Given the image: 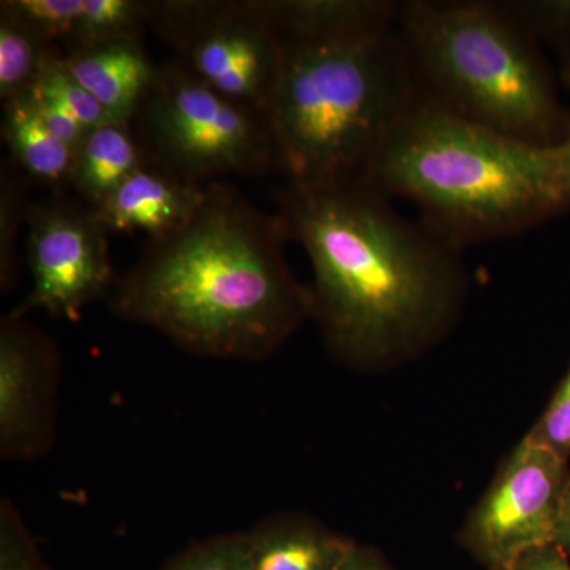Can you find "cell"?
<instances>
[{
	"label": "cell",
	"instance_id": "cell-1",
	"mask_svg": "<svg viewBox=\"0 0 570 570\" xmlns=\"http://www.w3.org/2000/svg\"><path fill=\"white\" fill-rule=\"evenodd\" d=\"M275 200L288 239L313 266L311 317L340 362L390 366L452 330L468 288L463 247L358 181L285 184Z\"/></svg>",
	"mask_w": 570,
	"mask_h": 570
},
{
	"label": "cell",
	"instance_id": "cell-2",
	"mask_svg": "<svg viewBox=\"0 0 570 570\" xmlns=\"http://www.w3.org/2000/svg\"><path fill=\"white\" fill-rule=\"evenodd\" d=\"M287 242L276 213L261 212L232 184H206L193 219L148 243L116 277L108 305L190 354L264 360L313 313L309 285L285 257Z\"/></svg>",
	"mask_w": 570,
	"mask_h": 570
},
{
	"label": "cell",
	"instance_id": "cell-3",
	"mask_svg": "<svg viewBox=\"0 0 570 570\" xmlns=\"http://www.w3.org/2000/svg\"><path fill=\"white\" fill-rule=\"evenodd\" d=\"M358 183L411 202L423 224L463 249L523 234L570 208L553 145L468 121L420 92Z\"/></svg>",
	"mask_w": 570,
	"mask_h": 570
},
{
	"label": "cell",
	"instance_id": "cell-4",
	"mask_svg": "<svg viewBox=\"0 0 570 570\" xmlns=\"http://www.w3.org/2000/svg\"><path fill=\"white\" fill-rule=\"evenodd\" d=\"M417 92L396 31L354 45L283 43L264 112L275 171L295 187L358 181Z\"/></svg>",
	"mask_w": 570,
	"mask_h": 570
},
{
	"label": "cell",
	"instance_id": "cell-5",
	"mask_svg": "<svg viewBox=\"0 0 570 570\" xmlns=\"http://www.w3.org/2000/svg\"><path fill=\"white\" fill-rule=\"evenodd\" d=\"M396 36L419 92L444 110L534 145L568 129L538 41L502 2H403Z\"/></svg>",
	"mask_w": 570,
	"mask_h": 570
},
{
	"label": "cell",
	"instance_id": "cell-6",
	"mask_svg": "<svg viewBox=\"0 0 570 570\" xmlns=\"http://www.w3.org/2000/svg\"><path fill=\"white\" fill-rule=\"evenodd\" d=\"M146 163L195 186L275 171L264 112L227 99L171 58L130 121Z\"/></svg>",
	"mask_w": 570,
	"mask_h": 570
},
{
	"label": "cell",
	"instance_id": "cell-7",
	"mask_svg": "<svg viewBox=\"0 0 570 570\" xmlns=\"http://www.w3.org/2000/svg\"><path fill=\"white\" fill-rule=\"evenodd\" d=\"M149 26L195 78L265 112L283 41L258 0H149Z\"/></svg>",
	"mask_w": 570,
	"mask_h": 570
},
{
	"label": "cell",
	"instance_id": "cell-8",
	"mask_svg": "<svg viewBox=\"0 0 570 570\" xmlns=\"http://www.w3.org/2000/svg\"><path fill=\"white\" fill-rule=\"evenodd\" d=\"M569 485V461L527 434L469 512L461 543L487 570L512 569L528 551L553 543Z\"/></svg>",
	"mask_w": 570,
	"mask_h": 570
},
{
	"label": "cell",
	"instance_id": "cell-9",
	"mask_svg": "<svg viewBox=\"0 0 570 570\" xmlns=\"http://www.w3.org/2000/svg\"><path fill=\"white\" fill-rule=\"evenodd\" d=\"M26 225L32 288L10 314L24 317L43 309L78 321L86 306L110 295L116 276L108 234L91 208L51 193L47 200L32 204Z\"/></svg>",
	"mask_w": 570,
	"mask_h": 570
},
{
	"label": "cell",
	"instance_id": "cell-10",
	"mask_svg": "<svg viewBox=\"0 0 570 570\" xmlns=\"http://www.w3.org/2000/svg\"><path fill=\"white\" fill-rule=\"evenodd\" d=\"M59 352L24 317L0 322V453L3 460L39 459L56 433Z\"/></svg>",
	"mask_w": 570,
	"mask_h": 570
},
{
	"label": "cell",
	"instance_id": "cell-11",
	"mask_svg": "<svg viewBox=\"0 0 570 570\" xmlns=\"http://www.w3.org/2000/svg\"><path fill=\"white\" fill-rule=\"evenodd\" d=\"M283 43L354 45L396 31V0H258Z\"/></svg>",
	"mask_w": 570,
	"mask_h": 570
},
{
	"label": "cell",
	"instance_id": "cell-12",
	"mask_svg": "<svg viewBox=\"0 0 570 570\" xmlns=\"http://www.w3.org/2000/svg\"><path fill=\"white\" fill-rule=\"evenodd\" d=\"M205 187L145 165L92 213L107 234L145 232L159 239L193 219L204 204Z\"/></svg>",
	"mask_w": 570,
	"mask_h": 570
},
{
	"label": "cell",
	"instance_id": "cell-13",
	"mask_svg": "<svg viewBox=\"0 0 570 570\" xmlns=\"http://www.w3.org/2000/svg\"><path fill=\"white\" fill-rule=\"evenodd\" d=\"M66 62L116 121L129 124L159 69L141 39L105 41L67 52Z\"/></svg>",
	"mask_w": 570,
	"mask_h": 570
},
{
	"label": "cell",
	"instance_id": "cell-14",
	"mask_svg": "<svg viewBox=\"0 0 570 570\" xmlns=\"http://www.w3.org/2000/svg\"><path fill=\"white\" fill-rule=\"evenodd\" d=\"M250 570H337L354 540L302 515L275 517L246 531Z\"/></svg>",
	"mask_w": 570,
	"mask_h": 570
},
{
	"label": "cell",
	"instance_id": "cell-15",
	"mask_svg": "<svg viewBox=\"0 0 570 570\" xmlns=\"http://www.w3.org/2000/svg\"><path fill=\"white\" fill-rule=\"evenodd\" d=\"M2 138L22 178L50 187L51 193L69 186L75 149L48 129L31 91L3 104Z\"/></svg>",
	"mask_w": 570,
	"mask_h": 570
},
{
	"label": "cell",
	"instance_id": "cell-16",
	"mask_svg": "<svg viewBox=\"0 0 570 570\" xmlns=\"http://www.w3.org/2000/svg\"><path fill=\"white\" fill-rule=\"evenodd\" d=\"M148 165L129 122H110L89 130L75 151L69 187L96 209L135 171Z\"/></svg>",
	"mask_w": 570,
	"mask_h": 570
},
{
	"label": "cell",
	"instance_id": "cell-17",
	"mask_svg": "<svg viewBox=\"0 0 570 570\" xmlns=\"http://www.w3.org/2000/svg\"><path fill=\"white\" fill-rule=\"evenodd\" d=\"M58 45L45 40L7 11L0 10V100L31 91Z\"/></svg>",
	"mask_w": 570,
	"mask_h": 570
},
{
	"label": "cell",
	"instance_id": "cell-18",
	"mask_svg": "<svg viewBox=\"0 0 570 570\" xmlns=\"http://www.w3.org/2000/svg\"><path fill=\"white\" fill-rule=\"evenodd\" d=\"M145 26H149V0H86L66 55L105 41L142 40Z\"/></svg>",
	"mask_w": 570,
	"mask_h": 570
},
{
	"label": "cell",
	"instance_id": "cell-19",
	"mask_svg": "<svg viewBox=\"0 0 570 570\" xmlns=\"http://www.w3.org/2000/svg\"><path fill=\"white\" fill-rule=\"evenodd\" d=\"M32 89L61 102L89 130L116 121L104 105L73 77L67 67L66 52L59 48L45 62Z\"/></svg>",
	"mask_w": 570,
	"mask_h": 570
},
{
	"label": "cell",
	"instance_id": "cell-20",
	"mask_svg": "<svg viewBox=\"0 0 570 570\" xmlns=\"http://www.w3.org/2000/svg\"><path fill=\"white\" fill-rule=\"evenodd\" d=\"M29 204L22 176L10 170L0 174V287L10 292L18 279V239L28 224Z\"/></svg>",
	"mask_w": 570,
	"mask_h": 570
},
{
	"label": "cell",
	"instance_id": "cell-21",
	"mask_svg": "<svg viewBox=\"0 0 570 570\" xmlns=\"http://www.w3.org/2000/svg\"><path fill=\"white\" fill-rule=\"evenodd\" d=\"M86 0H3L0 10L7 11L22 24L31 28L52 45H67L75 29Z\"/></svg>",
	"mask_w": 570,
	"mask_h": 570
},
{
	"label": "cell",
	"instance_id": "cell-22",
	"mask_svg": "<svg viewBox=\"0 0 570 570\" xmlns=\"http://www.w3.org/2000/svg\"><path fill=\"white\" fill-rule=\"evenodd\" d=\"M160 570H250L246 532H228L194 543Z\"/></svg>",
	"mask_w": 570,
	"mask_h": 570
},
{
	"label": "cell",
	"instance_id": "cell-23",
	"mask_svg": "<svg viewBox=\"0 0 570 570\" xmlns=\"http://www.w3.org/2000/svg\"><path fill=\"white\" fill-rule=\"evenodd\" d=\"M532 40H547L570 48V0H508L502 2Z\"/></svg>",
	"mask_w": 570,
	"mask_h": 570
},
{
	"label": "cell",
	"instance_id": "cell-24",
	"mask_svg": "<svg viewBox=\"0 0 570 570\" xmlns=\"http://www.w3.org/2000/svg\"><path fill=\"white\" fill-rule=\"evenodd\" d=\"M0 570H50L10 499L0 502Z\"/></svg>",
	"mask_w": 570,
	"mask_h": 570
},
{
	"label": "cell",
	"instance_id": "cell-25",
	"mask_svg": "<svg viewBox=\"0 0 570 570\" xmlns=\"http://www.w3.org/2000/svg\"><path fill=\"white\" fill-rule=\"evenodd\" d=\"M528 436L561 459L570 460V365L549 406L540 415Z\"/></svg>",
	"mask_w": 570,
	"mask_h": 570
},
{
	"label": "cell",
	"instance_id": "cell-26",
	"mask_svg": "<svg viewBox=\"0 0 570 570\" xmlns=\"http://www.w3.org/2000/svg\"><path fill=\"white\" fill-rule=\"evenodd\" d=\"M33 100H36L37 110H39L41 119L47 124L56 137L61 138L63 142L77 151L80 142L85 140L89 129L58 100L50 96H45L31 89Z\"/></svg>",
	"mask_w": 570,
	"mask_h": 570
},
{
	"label": "cell",
	"instance_id": "cell-27",
	"mask_svg": "<svg viewBox=\"0 0 570 570\" xmlns=\"http://www.w3.org/2000/svg\"><path fill=\"white\" fill-rule=\"evenodd\" d=\"M510 570H570L569 554L549 543L528 551Z\"/></svg>",
	"mask_w": 570,
	"mask_h": 570
},
{
	"label": "cell",
	"instance_id": "cell-28",
	"mask_svg": "<svg viewBox=\"0 0 570 570\" xmlns=\"http://www.w3.org/2000/svg\"><path fill=\"white\" fill-rule=\"evenodd\" d=\"M337 570H393L379 551L355 542Z\"/></svg>",
	"mask_w": 570,
	"mask_h": 570
},
{
	"label": "cell",
	"instance_id": "cell-29",
	"mask_svg": "<svg viewBox=\"0 0 570 570\" xmlns=\"http://www.w3.org/2000/svg\"><path fill=\"white\" fill-rule=\"evenodd\" d=\"M553 543L570 557V485L562 499L560 517L554 528Z\"/></svg>",
	"mask_w": 570,
	"mask_h": 570
},
{
	"label": "cell",
	"instance_id": "cell-30",
	"mask_svg": "<svg viewBox=\"0 0 570 570\" xmlns=\"http://www.w3.org/2000/svg\"><path fill=\"white\" fill-rule=\"evenodd\" d=\"M554 156H557L558 167H560L562 181L570 195V121L564 135L553 145Z\"/></svg>",
	"mask_w": 570,
	"mask_h": 570
},
{
	"label": "cell",
	"instance_id": "cell-31",
	"mask_svg": "<svg viewBox=\"0 0 570 570\" xmlns=\"http://www.w3.org/2000/svg\"><path fill=\"white\" fill-rule=\"evenodd\" d=\"M561 77L564 85L570 88V48L564 51V58H562Z\"/></svg>",
	"mask_w": 570,
	"mask_h": 570
}]
</instances>
